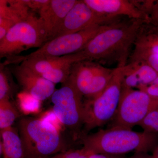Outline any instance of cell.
Returning a JSON list of instances; mask_svg holds the SVG:
<instances>
[{"label":"cell","mask_w":158,"mask_h":158,"mask_svg":"<svg viewBox=\"0 0 158 158\" xmlns=\"http://www.w3.org/2000/svg\"><path fill=\"white\" fill-rule=\"evenodd\" d=\"M145 23L147 22L143 20L121 19L106 26L81 51L86 60L123 67L128 62L138 33Z\"/></svg>","instance_id":"6da1fadb"},{"label":"cell","mask_w":158,"mask_h":158,"mask_svg":"<svg viewBox=\"0 0 158 158\" xmlns=\"http://www.w3.org/2000/svg\"><path fill=\"white\" fill-rule=\"evenodd\" d=\"M81 139L84 147L95 153L116 155L132 151L148 153L158 146V134L121 127L100 130Z\"/></svg>","instance_id":"7a4b0ae2"},{"label":"cell","mask_w":158,"mask_h":158,"mask_svg":"<svg viewBox=\"0 0 158 158\" xmlns=\"http://www.w3.org/2000/svg\"><path fill=\"white\" fill-rule=\"evenodd\" d=\"M19 132L26 158H42L65 151V145L56 126L46 119L27 117L20 120Z\"/></svg>","instance_id":"3957f363"},{"label":"cell","mask_w":158,"mask_h":158,"mask_svg":"<svg viewBox=\"0 0 158 158\" xmlns=\"http://www.w3.org/2000/svg\"><path fill=\"white\" fill-rule=\"evenodd\" d=\"M123 69V67H116L112 80L99 96L84 102L85 118L82 137L95 128L106 124L114 118L121 95Z\"/></svg>","instance_id":"277c9868"},{"label":"cell","mask_w":158,"mask_h":158,"mask_svg":"<svg viewBox=\"0 0 158 158\" xmlns=\"http://www.w3.org/2000/svg\"><path fill=\"white\" fill-rule=\"evenodd\" d=\"M46 42L45 33L39 16L31 13L23 21L15 25L0 40V56L10 57Z\"/></svg>","instance_id":"5b68a950"},{"label":"cell","mask_w":158,"mask_h":158,"mask_svg":"<svg viewBox=\"0 0 158 158\" xmlns=\"http://www.w3.org/2000/svg\"><path fill=\"white\" fill-rule=\"evenodd\" d=\"M83 98L81 94L68 80L51 96L54 115L62 124L72 131L76 137L79 136L80 138L85 118Z\"/></svg>","instance_id":"8992f818"},{"label":"cell","mask_w":158,"mask_h":158,"mask_svg":"<svg viewBox=\"0 0 158 158\" xmlns=\"http://www.w3.org/2000/svg\"><path fill=\"white\" fill-rule=\"evenodd\" d=\"M158 108V99L145 91L122 89L118 108L112 119L111 127L132 128L142 121L148 114Z\"/></svg>","instance_id":"52a82bcc"},{"label":"cell","mask_w":158,"mask_h":158,"mask_svg":"<svg viewBox=\"0 0 158 158\" xmlns=\"http://www.w3.org/2000/svg\"><path fill=\"white\" fill-rule=\"evenodd\" d=\"M109 24L95 25L76 33L56 37L45 42L35 52L20 59L60 57L78 52L90 40Z\"/></svg>","instance_id":"ba28073f"},{"label":"cell","mask_w":158,"mask_h":158,"mask_svg":"<svg viewBox=\"0 0 158 158\" xmlns=\"http://www.w3.org/2000/svg\"><path fill=\"white\" fill-rule=\"evenodd\" d=\"M121 18H108L92 10L84 1H77L65 16L56 37L76 33L90 27L98 25L109 24Z\"/></svg>","instance_id":"9c48e42d"},{"label":"cell","mask_w":158,"mask_h":158,"mask_svg":"<svg viewBox=\"0 0 158 158\" xmlns=\"http://www.w3.org/2000/svg\"><path fill=\"white\" fill-rule=\"evenodd\" d=\"M97 13L108 18L125 16L149 23L148 16L138 7L135 1L129 0H84Z\"/></svg>","instance_id":"30bf717a"},{"label":"cell","mask_w":158,"mask_h":158,"mask_svg":"<svg viewBox=\"0 0 158 158\" xmlns=\"http://www.w3.org/2000/svg\"><path fill=\"white\" fill-rule=\"evenodd\" d=\"M77 0H49L39 10L40 19L45 33L46 42L56 37L65 16Z\"/></svg>","instance_id":"8fae6325"},{"label":"cell","mask_w":158,"mask_h":158,"mask_svg":"<svg viewBox=\"0 0 158 158\" xmlns=\"http://www.w3.org/2000/svg\"><path fill=\"white\" fill-rule=\"evenodd\" d=\"M14 74L23 90L33 98L42 101L52 96L56 90L55 85L21 64L15 68Z\"/></svg>","instance_id":"7c38bea8"},{"label":"cell","mask_w":158,"mask_h":158,"mask_svg":"<svg viewBox=\"0 0 158 158\" xmlns=\"http://www.w3.org/2000/svg\"><path fill=\"white\" fill-rule=\"evenodd\" d=\"M123 69L122 89L141 90L150 85L158 76V73L152 66L142 61L128 62Z\"/></svg>","instance_id":"4fadbf2b"},{"label":"cell","mask_w":158,"mask_h":158,"mask_svg":"<svg viewBox=\"0 0 158 158\" xmlns=\"http://www.w3.org/2000/svg\"><path fill=\"white\" fill-rule=\"evenodd\" d=\"M100 65L98 62L85 60L75 63L72 67L68 80L86 99L95 81Z\"/></svg>","instance_id":"5bb4252c"},{"label":"cell","mask_w":158,"mask_h":158,"mask_svg":"<svg viewBox=\"0 0 158 158\" xmlns=\"http://www.w3.org/2000/svg\"><path fill=\"white\" fill-rule=\"evenodd\" d=\"M86 58L82 51L77 53L60 57L23 59L22 65L28 67L40 75L55 69L58 66L67 62H77L85 61Z\"/></svg>","instance_id":"9a60e30c"},{"label":"cell","mask_w":158,"mask_h":158,"mask_svg":"<svg viewBox=\"0 0 158 158\" xmlns=\"http://www.w3.org/2000/svg\"><path fill=\"white\" fill-rule=\"evenodd\" d=\"M1 154L3 158H26L22 141L16 128L10 127L1 130Z\"/></svg>","instance_id":"2e32d148"},{"label":"cell","mask_w":158,"mask_h":158,"mask_svg":"<svg viewBox=\"0 0 158 158\" xmlns=\"http://www.w3.org/2000/svg\"><path fill=\"white\" fill-rule=\"evenodd\" d=\"M131 53H145L158 56V27L144 23L136 40Z\"/></svg>","instance_id":"e0dca14e"},{"label":"cell","mask_w":158,"mask_h":158,"mask_svg":"<svg viewBox=\"0 0 158 158\" xmlns=\"http://www.w3.org/2000/svg\"><path fill=\"white\" fill-rule=\"evenodd\" d=\"M24 0H0V18L15 24L27 19L32 12Z\"/></svg>","instance_id":"ac0fdd59"},{"label":"cell","mask_w":158,"mask_h":158,"mask_svg":"<svg viewBox=\"0 0 158 158\" xmlns=\"http://www.w3.org/2000/svg\"><path fill=\"white\" fill-rule=\"evenodd\" d=\"M19 116L18 112L9 99L0 100V129H5L12 127Z\"/></svg>","instance_id":"d6986e66"},{"label":"cell","mask_w":158,"mask_h":158,"mask_svg":"<svg viewBox=\"0 0 158 158\" xmlns=\"http://www.w3.org/2000/svg\"><path fill=\"white\" fill-rule=\"evenodd\" d=\"M138 126L144 131L158 134V108L150 112Z\"/></svg>","instance_id":"ffe728a7"},{"label":"cell","mask_w":158,"mask_h":158,"mask_svg":"<svg viewBox=\"0 0 158 158\" xmlns=\"http://www.w3.org/2000/svg\"><path fill=\"white\" fill-rule=\"evenodd\" d=\"M94 152L92 151L84 146L81 149L65 151L51 157H48L42 158H89L90 156Z\"/></svg>","instance_id":"44dd1931"},{"label":"cell","mask_w":158,"mask_h":158,"mask_svg":"<svg viewBox=\"0 0 158 158\" xmlns=\"http://www.w3.org/2000/svg\"><path fill=\"white\" fill-rule=\"evenodd\" d=\"M136 61L146 62L152 66L158 73V56L145 53H132L130 56L128 62Z\"/></svg>","instance_id":"7402d4cb"},{"label":"cell","mask_w":158,"mask_h":158,"mask_svg":"<svg viewBox=\"0 0 158 158\" xmlns=\"http://www.w3.org/2000/svg\"><path fill=\"white\" fill-rule=\"evenodd\" d=\"M10 88L6 72L1 68L0 71V100L9 99Z\"/></svg>","instance_id":"603a6c76"},{"label":"cell","mask_w":158,"mask_h":158,"mask_svg":"<svg viewBox=\"0 0 158 158\" xmlns=\"http://www.w3.org/2000/svg\"><path fill=\"white\" fill-rule=\"evenodd\" d=\"M147 14L149 18L148 23L158 27V0H153Z\"/></svg>","instance_id":"cb8c5ba5"},{"label":"cell","mask_w":158,"mask_h":158,"mask_svg":"<svg viewBox=\"0 0 158 158\" xmlns=\"http://www.w3.org/2000/svg\"><path fill=\"white\" fill-rule=\"evenodd\" d=\"M15 24L9 20L0 18V40L5 37L10 29Z\"/></svg>","instance_id":"d4e9b609"},{"label":"cell","mask_w":158,"mask_h":158,"mask_svg":"<svg viewBox=\"0 0 158 158\" xmlns=\"http://www.w3.org/2000/svg\"><path fill=\"white\" fill-rule=\"evenodd\" d=\"M25 1L30 9L39 11L48 3L49 0H25Z\"/></svg>","instance_id":"484cf974"},{"label":"cell","mask_w":158,"mask_h":158,"mask_svg":"<svg viewBox=\"0 0 158 158\" xmlns=\"http://www.w3.org/2000/svg\"><path fill=\"white\" fill-rule=\"evenodd\" d=\"M146 92L150 96L158 99V85L151 84L150 85L141 89V90Z\"/></svg>","instance_id":"4316f807"},{"label":"cell","mask_w":158,"mask_h":158,"mask_svg":"<svg viewBox=\"0 0 158 158\" xmlns=\"http://www.w3.org/2000/svg\"><path fill=\"white\" fill-rule=\"evenodd\" d=\"M89 158H125V156L123 155H116L94 153L91 155Z\"/></svg>","instance_id":"83f0119b"},{"label":"cell","mask_w":158,"mask_h":158,"mask_svg":"<svg viewBox=\"0 0 158 158\" xmlns=\"http://www.w3.org/2000/svg\"><path fill=\"white\" fill-rule=\"evenodd\" d=\"M130 158H153L152 155H149L148 153L135 152L134 155Z\"/></svg>","instance_id":"f1b7e54d"},{"label":"cell","mask_w":158,"mask_h":158,"mask_svg":"<svg viewBox=\"0 0 158 158\" xmlns=\"http://www.w3.org/2000/svg\"><path fill=\"white\" fill-rule=\"evenodd\" d=\"M152 156L153 158H158V146L153 151Z\"/></svg>","instance_id":"f546056e"}]
</instances>
